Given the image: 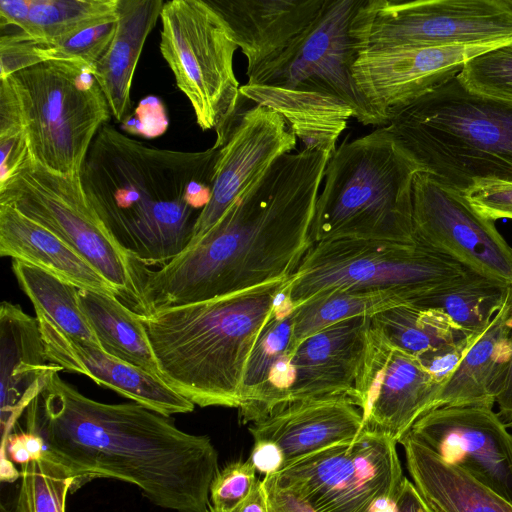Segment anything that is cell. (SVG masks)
<instances>
[{"mask_svg":"<svg viewBox=\"0 0 512 512\" xmlns=\"http://www.w3.org/2000/svg\"><path fill=\"white\" fill-rule=\"evenodd\" d=\"M0 204L44 226L84 257L141 314L134 259L113 237L88 202L79 174L64 175L27 161L0 184Z\"/></svg>","mask_w":512,"mask_h":512,"instance_id":"30bf717a","label":"cell"},{"mask_svg":"<svg viewBox=\"0 0 512 512\" xmlns=\"http://www.w3.org/2000/svg\"><path fill=\"white\" fill-rule=\"evenodd\" d=\"M21 434H22L23 442L31 456V459L32 460L39 459L45 450V446H44V442H43L42 438L39 435H37L33 432H30V431L22 432Z\"/></svg>","mask_w":512,"mask_h":512,"instance_id":"c3c4849f","label":"cell"},{"mask_svg":"<svg viewBox=\"0 0 512 512\" xmlns=\"http://www.w3.org/2000/svg\"><path fill=\"white\" fill-rule=\"evenodd\" d=\"M409 300L394 293L338 290L315 296L294 308L293 340L297 346L309 336L335 323L374 315Z\"/></svg>","mask_w":512,"mask_h":512,"instance_id":"836d02e7","label":"cell"},{"mask_svg":"<svg viewBox=\"0 0 512 512\" xmlns=\"http://www.w3.org/2000/svg\"><path fill=\"white\" fill-rule=\"evenodd\" d=\"M350 36L359 51L500 45L512 41L505 0H363Z\"/></svg>","mask_w":512,"mask_h":512,"instance_id":"8fae6325","label":"cell"},{"mask_svg":"<svg viewBox=\"0 0 512 512\" xmlns=\"http://www.w3.org/2000/svg\"><path fill=\"white\" fill-rule=\"evenodd\" d=\"M163 5L162 0H118L114 38L93 71L111 115L118 122L124 121L129 115L135 69Z\"/></svg>","mask_w":512,"mask_h":512,"instance_id":"4316f807","label":"cell"},{"mask_svg":"<svg viewBox=\"0 0 512 512\" xmlns=\"http://www.w3.org/2000/svg\"><path fill=\"white\" fill-rule=\"evenodd\" d=\"M511 427H512V425H511Z\"/></svg>","mask_w":512,"mask_h":512,"instance_id":"816d5d0a","label":"cell"},{"mask_svg":"<svg viewBox=\"0 0 512 512\" xmlns=\"http://www.w3.org/2000/svg\"><path fill=\"white\" fill-rule=\"evenodd\" d=\"M0 255L40 268L79 289L114 295L119 291L59 236L0 204Z\"/></svg>","mask_w":512,"mask_h":512,"instance_id":"d4e9b609","label":"cell"},{"mask_svg":"<svg viewBox=\"0 0 512 512\" xmlns=\"http://www.w3.org/2000/svg\"><path fill=\"white\" fill-rule=\"evenodd\" d=\"M441 388L418 358L391 344L370 322L348 395L361 411L363 431L399 443L413 424L432 410Z\"/></svg>","mask_w":512,"mask_h":512,"instance_id":"9a60e30c","label":"cell"},{"mask_svg":"<svg viewBox=\"0 0 512 512\" xmlns=\"http://www.w3.org/2000/svg\"><path fill=\"white\" fill-rule=\"evenodd\" d=\"M412 201L416 242L449 256L465 269L512 285V247L495 221L479 214L462 192L417 172Z\"/></svg>","mask_w":512,"mask_h":512,"instance_id":"5bb4252c","label":"cell"},{"mask_svg":"<svg viewBox=\"0 0 512 512\" xmlns=\"http://www.w3.org/2000/svg\"><path fill=\"white\" fill-rule=\"evenodd\" d=\"M505 2L510 8H512V0H505Z\"/></svg>","mask_w":512,"mask_h":512,"instance_id":"f907efd6","label":"cell"},{"mask_svg":"<svg viewBox=\"0 0 512 512\" xmlns=\"http://www.w3.org/2000/svg\"><path fill=\"white\" fill-rule=\"evenodd\" d=\"M36 318L48 359L63 370L87 376L168 417L194 410L192 402L162 379L110 355L97 345L66 335L41 313H36Z\"/></svg>","mask_w":512,"mask_h":512,"instance_id":"d6986e66","label":"cell"},{"mask_svg":"<svg viewBox=\"0 0 512 512\" xmlns=\"http://www.w3.org/2000/svg\"><path fill=\"white\" fill-rule=\"evenodd\" d=\"M458 76L475 92L512 100V41L472 57Z\"/></svg>","mask_w":512,"mask_h":512,"instance_id":"74e56055","label":"cell"},{"mask_svg":"<svg viewBox=\"0 0 512 512\" xmlns=\"http://www.w3.org/2000/svg\"><path fill=\"white\" fill-rule=\"evenodd\" d=\"M239 92L255 105L279 113L303 149L333 154L349 118H354L352 109L341 100L313 91L246 83Z\"/></svg>","mask_w":512,"mask_h":512,"instance_id":"83f0119b","label":"cell"},{"mask_svg":"<svg viewBox=\"0 0 512 512\" xmlns=\"http://www.w3.org/2000/svg\"><path fill=\"white\" fill-rule=\"evenodd\" d=\"M93 68L46 61L5 78L19 107L29 156L64 175L80 174L88 150L111 116Z\"/></svg>","mask_w":512,"mask_h":512,"instance_id":"52a82bcc","label":"cell"},{"mask_svg":"<svg viewBox=\"0 0 512 512\" xmlns=\"http://www.w3.org/2000/svg\"><path fill=\"white\" fill-rule=\"evenodd\" d=\"M27 411L28 431L70 473L71 492L88 481L131 483L158 507L207 512L218 453L207 435L179 429L170 417L141 404L93 400L59 373Z\"/></svg>","mask_w":512,"mask_h":512,"instance_id":"7a4b0ae2","label":"cell"},{"mask_svg":"<svg viewBox=\"0 0 512 512\" xmlns=\"http://www.w3.org/2000/svg\"><path fill=\"white\" fill-rule=\"evenodd\" d=\"M362 2L326 0L306 32L247 83L329 95L347 104L363 125L386 126L359 91L352 74L358 50L349 29Z\"/></svg>","mask_w":512,"mask_h":512,"instance_id":"4fadbf2b","label":"cell"},{"mask_svg":"<svg viewBox=\"0 0 512 512\" xmlns=\"http://www.w3.org/2000/svg\"><path fill=\"white\" fill-rule=\"evenodd\" d=\"M296 143L286 121L271 108L254 105L239 112L225 144L219 148L211 197L188 245L198 242Z\"/></svg>","mask_w":512,"mask_h":512,"instance_id":"e0dca14e","label":"cell"},{"mask_svg":"<svg viewBox=\"0 0 512 512\" xmlns=\"http://www.w3.org/2000/svg\"><path fill=\"white\" fill-rule=\"evenodd\" d=\"M510 285L471 270L411 303L447 316L466 334L481 331L501 308Z\"/></svg>","mask_w":512,"mask_h":512,"instance_id":"1f68e13d","label":"cell"},{"mask_svg":"<svg viewBox=\"0 0 512 512\" xmlns=\"http://www.w3.org/2000/svg\"><path fill=\"white\" fill-rule=\"evenodd\" d=\"M468 203L490 220L512 219V182L481 181L464 193Z\"/></svg>","mask_w":512,"mask_h":512,"instance_id":"ab89813d","label":"cell"},{"mask_svg":"<svg viewBox=\"0 0 512 512\" xmlns=\"http://www.w3.org/2000/svg\"><path fill=\"white\" fill-rule=\"evenodd\" d=\"M362 431L361 411L348 395L289 402L249 426L254 440L272 441L281 448L285 467L314 452L352 441Z\"/></svg>","mask_w":512,"mask_h":512,"instance_id":"ffe728a7","label":"cell"},{"mask_svg":"<svg viewBox=\"0 0 512 512\" xmlns=\"http://www.w3.org/2000/svg\"><path fill=\"white\" fill-rule=\"evenodd\" d=\"M392 439L362 431L276 473L316 512H393L404 475Z\"/></svg>","mask_w":512,"mask_h":512,"instance_id":"7c38bea8","label":"cell"},{"mask_svg":"<svg viewBox=\"0 0 512 512\" xmlns=\"http://www.w3.org/2000/svg\"><path fill=\"white\" fill-rule=\"evenodd\" d=\"M18 512H65L73 479L45 450L39 459L21 465Z\"/></svg>","mask_w":512,"mask_h":512,"instance_id":"8d00e7d4","label":"cell"},{"mask_svg":"<svg viewBox=\"0 0 512 512\" xmlns=\"http://www.w3.org/2000/svg\"><path fill=\"white\" fill-rule=\"evenodd\" d=\"M0 478L2 481L12 482L20 478V472L16 470L12 462L8 459L5 453L1 452V472Z\"/></svg>","mask_w":512,"mask_h":512,"instance_id":"681fc988","label":"cell"},{"mask_svg":"<svg viewBox=\"0 0 512 512\" xmlns=\"http://www.w3.org/2000/svg\"><path fill=\"white\" fill-rule=\"evenodd\" d=\"M417 165L384 126L331 155L311 238L414 243L412 189Z\"/></svg>","mask_w":512,"mask_h":512,"instance_id":"8992f818","label":"cell"},{"mask_svg":"<svg viewBox=\"0 0 512 512\" xmlns=\"http://www.w3.org/2000/svg\"><path fill=\"white\" fill-rule=\"evenodd\" d=\"M286 281L140 315L163 381L194 405L238 408L248 358Z\"/></svg>","mask_w":512,"mask_h":512,"instance_id":"277c9868","label":"cell"},{"mask_svg":"<svg viewBox=\"0 0 512 512\" xmlns=\"http://www.w3.org/2000/svg\"><path fill=\"white\" fill-rule=\"evenodd\" d=\"M219 149L150 147L106 123L80 171L84 194L115 240L145 266L164 265L190 243L208 204Z\"/></svg>","mask_w":512,"mask_h":512,"instance_id":"3957f363","label":"cell"},{"mask_svg":"<svg viewBox=\"0 0 512 512\" xmlns=\"http://www.w3.org/2000/svg\"><path fill=\"white\" fill-rule=\"evenodd\" d=\"M507 359L504 365L500 388L496 397L499 411L498 416L507 426L512 425V327L507 344Z\"/></svg>","mask_w":512,"mask_h":512,"instance_id":"ee69618b","label":"cell"},{"mask_svg":"<svg viewBox=\"0 0 512 512\" xmlns=\"http://www.w3.org/2000/svg\"><path fill=\"white\" fill-rule=\"evenodd\" d=\"M30 8V0H1L0 1V26L16 27L20 30L27 21Z\"/></svg>","mask_w":512,"mask_h":512,"instance_id":"bcb514c9","label":"cell"},{"mask_svg":"<svg viewBox=\"0 0 512 512\" xmlns=\"http://www.w3.org/2000/svg\"><path fill=\"white\" fill-rule=\"evenodd\" d=\"M269 512H316L306 501L290 488L282 485L275 474L262 479Z\"/></svg>","mask_w":512,"mask_h":512,"instance_id":"b9f144b4","label":"cell"},{"mask_svg":"<svg viewBox=\"0 0 512 512\" xmlns=\"http://www.w3.org/2000/svg\"><path fill=\"white\" fill-rule=\"evenodd\" d=\"M496 46L359 51L352 74L361 94L387 125L399 109L459 74L472 57Z\"/></svg>","mask_w":512,"mask_h":512,"instance_id":"ac0fdd59","label":"cell"},{"mask_svg":"<svg viewBox=\"0 0 512 512\" xmlns=\"http://www.w3.org/2000/svg\"><path fill=\"white\" fill-rule=\"evenodd\" d=\"M78 297L104 351L162 379L139 314L114 295L79 289Z\"/></svg>","mask_w":512,"mask_h":512,"instance_id":"f546056e","label":"cell"},{"mask_svg":"<svg viewBox=\"0 0 512 512\" xmlns=\"http://www.w3.org/2000/svg\"><path fill=\"white\" fill-rule=\"evenodd\" d=\"M293 311L282 296L250 353L238 407L243 424L259 421L288 403L294 378Z\"/></svg>","mask_w":512,"mask_h":512,"instance_id":"cb8c5ba5","label":"cell"},{"mask_svg":"<svg viewBox=\"0 0 512 512\" xmlns=\"http://www.w3.org/2000/svg\"><path fill=\"white\" fill-rule=\"evenodd\" d=\"M63 368L50 362L36 317L20 305H0V419L2 441Z\"/></svg>","mask_w":512,"mask_h":512,"instance_id":"7402d4cb","label":"cell"},{"mask_svg":"<svg viewBox=\"0 0 512 512\" xmlns=\"http://www.w3.org/2000/svg\"><path fill=\"white\" fill-rule=\"evenodd\" d=\"M117 21L85 29L55 43L36 41L20 31L2 34L0 79L46 61H79L94 70L114 38Z\"/></svg>","mask_w":512,"mask_h":512,"instance_id":"4dcf8cb0","label":"cell"},{"mask_svg":"<svg viewBox=\"0 0 512 512\" xmlns=\"http://www.w3.org/2000/svg\"><path fill=\"white\" fill-rule=\"evenodd\" d=\"M160 51L198 126L215 129L221 148L239 113L240 86L233 69L238 49L222 16L204 0L164 2Z\"/></svg>","mask_w":512,"mask_h":512,"instance_id":"9c48e42d","label":"cell"},{"mask_svg":"<svg viewBox=\"0 0 512 512\" xmlns=\"http://www.w3.org/2000/svg\"><path fill=\"white\" fill-rule=\"evenodd\" d=\"M332 153H286L195 244L139 264L142 316L288 280L313 247L311 226Z\"/></svg>","mask_w":512,"mask_h":512,"instance_id":"6da1fadb","label":"cell"},{"mask_svg":"<svg viewBox=\"0 0 512 512\" xmlns=\"http://www.w3.org/2000/svg\"><path fill=\"white\" fill-rule=\"evenodd\" d=\"M248 460L256 472L264 476L279 473L286 464L281 448L268 440H254Z\"/></svg>","mask_w":512,"mask_h":512,"instance_id":"7bdbcfd3","label":"cell"},{"mask_svg":"<svg viewBox=\"0 0 512 512\" xmlns=\"http://www.w3.org/2000/svg\"><path fill=\"white\" fill-rule=\"evenodd\" d=\"M247 59L248 79L278 59L315 21L326 0H207Z\"/></svg>","mask_w":512,"mask_h":512,"instance_id":"44dd1931","label":"cell"},{"mask_svg":"<svg viewBox=\"0 0 512 512\" xmlns=\"http://www.w3.org/2000/svg\"><path fill=\"white\" fill-rule=\"evenodd\" d=\"M386 127L419 172L454 190L512 182V100L475 92L458 74L399 109Z\"/></svg>","mask_w":512,"mask_h":512,"instance_id":"5b68a950","label":"cell"},{"mask_svg":"<svg viewBox=\"0 0 512 512\" xmlns=\"http://www.w3.org/2000/svg\"><path fill=\"white\" fill-rule=\"evenodd\" d=\"M512 327V285L489 325L438 393L432 410L444 406L492 408L499 392Z\"/></svg>","mask_w":512,"mask_h":512,"instance_id":"484cf974","label":"cell"},{"mask_svg":"<svg viewBox=\"0 0 512 512\" xmlns=\"http://www.w3.org/2000/svg\"><path fill=\"white\" fill-rule=\"evenodd\" d=\"M370 322L391 344L416 358L467 335L443 313L413 303L384 310Z\"/></svg>","mask_w":512,"mask_h":512,"instance_id":"e575fe53","label":"cell"},{"mask_svg":"<svg viewBox=\"0 0 512 512\" xmlns=\"http://www.w3.org/2000/svg\"><path fill=\"white\" fill-rule=\"evenodd\" d=\"M12 271L36 313L46 316L66 335L101 347L80 307L79 288L21 261L12 260Z\"/></svg>","mask_w":512,"mask_h":512,"instance_id":"d6a6232c","label":"cell"},{"mask_svg":"<svg viewBox=\"0 0 512 512\" xmlns=\"http://www.w3.org/2000/svg\"><path fill=\"white\" fill-rule=\"evenodd\" d=\"M256 473L248 459L232 462L219 470L210 485L211 507L229 511L240 504L250 494L257 480Z\"/></svg>","mask_w":512,"mask_h":512,"instance_id":"f35d334b","label":"cell"},{"mask_svg":"<svg viewBox=\"0 0 512 512\" xmlns=\"http://www.w3.org/2000/svg\"><path fill=\"white\" fill-rule=\"evenodd\" d=\"M399 443L413 484L434 512H512V504L458 466L407 435Z\"/></svg>","mask_w":512,"mask_h":512,"instance_id":"f1b7e54d","label":"cell"},{"mask_svg":"<svg viewBox=\"0 0 512 512\" xmlns=\"http://www.w3.org/2000/svg\"><path fill=\"white\" fill-rule=\"evenodd\" d=\"M207 512H269L263 481L257 478L250 494L233 509L217 511L209 505Z\"/></svg>","mask_w":512,"mask_h":512,"instance_id":"7dc6e473","label":"cell"},{"mask_svg":"<svg viewBox=\"0 0 512 512\" xmlns=\"http://www.w3.org/2000/svg\"><path fill=\"white\" fill-rule=\"evenodd\" d=\"M405 435L512 504V434L492 408L439 407Z\"/></svg>","mask_w":512,"mask_h":512,"instance_id":"2e32d148","label":"cell"},{"mask_svg":"<svg viewBox=\"0 0 512 512\" xmlns=\"http://www.w3.org/2000/svg\"><path fill=\"white\" fill-rule=\"evenodd\" d=\"M467 269L421 243L337 239L319 242L286 281L293 307L338 291L388 292L413 300L460 278Z\"/></svg>","mask_w":512,"mask_h":512,"instance_id":"ba28073f","label":"cell"},{"mask_svg":"<svg viewBox=\"0 0 512 512\" xmlns=\"http://www.w3.org/2000/svg\"><path fill=\"white\" fill-rule=\"evenodd\" d=\"M485 329L467 334L418 357L424 368L443 387Z\"/></svg>","mask_w":512,"mask_h":512,"instance_id":"60d3db41","label":"cell"},{"mask_svg":"<svg viewBox=\"0 0 512 512\" xmlns=\"http://www.w3.org/2000/svg\"><path fill=\"white\" fill-rule=\"evenodd\" d=\"M393 512H434L415 485L404 477Z\"/></svg>","mask_w":512,"mask_h":512,"instance_id":"f6af8a7d","label":"cell"},{"mask_svg":"<svg viewBox=\"0 0 512 512\" xmlns=\"http://www.w3.org/2000/svg\"><path fill=\"white\" fill-rule=\"evenodd\" d=\"M118 20V0H30L19 30L40 42L55 43L85 29Z\"/></svg>","mask_w":512,"mask_h":512,"instance_id":"d590c367","label":"cell"},{"mask_svg":"<svg viewBox=\"0 0 512 512\" xmlns=\"http://www.w3.org/2000/svg\"><path fill=\"white\" fill-rule=\"evenodd\" d=\"M370 317L347 319L309 336L295 349L289 402L349 395L362 358Z\"/></svg>","mask_w":512,"mask_h":512,"instance_id":"603a6c76","label":"cell"}]
</instances>
